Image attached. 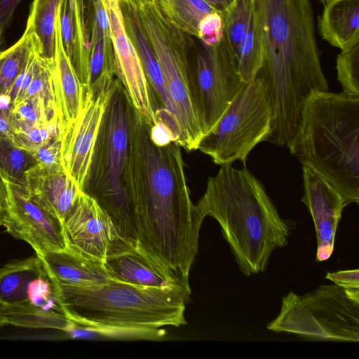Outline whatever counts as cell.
<instances>
[{"mask_svg":"<svg viewBox=\"0 0 359 359\" xmlns=\"http://www.w3.org/2000/svg\"><path fill=\"white\" fill-rule=\"evenodd\" d=\"M102 2L109 22L116 78L135 109L153 126L156 123V104L138 55L126 32L119 0Z\"/></svg>","mask_w":359,"mask_h":359,"instance_id":"13","label":"cell"},{"mask_svg":"<svg viewBox=\"0 0 359 359\" xmlns=\"http://www.w3.org/2000/svg\"><path fill=\"white\" fill-rule=\"evenodd\" d=\"M201 45L189 63L194 98L207 133L243 82L224 38L215 46Z\"/></svg>","mask_w":359,"mask_h":359,"instance_id":"10","label":"cell"},{"mask_svg":"<svg viewBox=\"0 0 359 359\" xmlns=\"http://www.w3.org/2000/svg\"><path fill=\"white\" fill-rule=\"evenodd\" d=\"M21 0H0V30L9 24L14 11Z\"/></svg>","mask_w":359,"mask_h":359,"instance_id":"41","label":"cell"},{"mask_svg":"<svg viewBox=\"0 0 359 359\" xmlns=\"http://www.w3.org/2000/svg\"><path fill=\"white\" fill-rule=\"evenodd\" d=\"M273 107L262 80L243 83L197 149L219 165L245 162L250 152L272 130Z\"/></svg>","mask_w":359,"mask_h":359,"instance_id":"9","label":"cell"},{"mask_svg":"<svg viewBox=\"0 0 359 359\" xmlns=\"http://www.w3.org/2000/svg\"><path fill=\"white\" fill-rule=\"evenodd\" d=\"M120 4L126 32L138 55L156 102L157 109L167 110L177 120L159 63L143 28L139 15L136 9L128 1Z\"/></svg>","mask_w":359,"mask_h":359,"instance_id":"22","label":"cell"},{"mask_svg":"<svg viewBox=\"0 0 359 359\" xmlns=\"http://www.w3.org/2000/svg\"><path fill=\"white\" fill-rule=\"evenodd\" d=\"M320 1L324 4L325 3H326L329 0H320Z\"/></svg>","mask_w":359,"mask_h":359,"instance_id":"48","label":"cell"},{"mask_svg":"<svg viewBox=\"0 0 359 359\" xmlns=\"http://www.w3.org/2000/svg\"><path fill=\"white\" fill-rule=\"evenodd\" d=\"M65 332L69 339L93 341H159L166 337V330L161 327L87 324L73 321Z\"/></svg>","mask_w":359,"mask_h":359,"instance_id":"26","label":"cell"},{"mask_svg":"<svg viewBox=\"0 0 359 359\" xmlns=\"http://www.w3.org/2000/svg\"><path fill=\"white\" fill-rule=\"evenodd\" d=\"M135 9L159 63L174 107L180 130L177 144L187 151L196 150L206 130L192 93L187 34L163 17L156 2Z\"/></svg>","mask_w":359,"mask_h":359,"instance_id":"7","label":"cell"},{"mask_svg":"<svg viewBox=\"0 0 359 359\" xmlns=\"http://www.w3.org/2000/svg\"><path fill=\"white\" fill-rule=\"evenodd\" d=\"M63 129L59 118L32 126L15 133L11 141L29 151L36 150L50 141L61 138Z\"/></svg>","mask_w":359,"mask_h":359,"instance_id":"34","label":"cell"},{"mask_svg":"<svg viewBox=\"0 0 359 359\" xmlns=\"http://www.w3.org/2000/svg\"><path fill=\"white\" fill-rule=\"evenodd\" d=\"M123 186L137 219V249L191 294L189 271L205 217L191 200L181 147L157 142L133 106Z\"/></svg>","mask_w":359,"mask_h":359,"instance_id":"1","label":"cell"},{"mask_svg":"<svg viewBox=\"0 0 359 359\" xmlns=\"http://www.w3.org/2000/svg\"><path fill=\"white\" fill-rule=\"evenodd\" d=\"M39 257L57 285L90 287L112 280L102 262L69 248L48 252Z\"/></svg>","mask_w":359,"mask_h":359,"instance_id":"19","label":"cell"},{"mask_svg":"<svg viewBox=\"0 0 359 359\" xmlns=\"http://www.w3.org/2000/svg\"><path fill=\"white\" fill-rule=\"evenodd\" d=\"M263 46L256 77L264 84L273 118L269 141L289 147L307 97L328 90L309 0H255Z\"/></svg>","mask_w":359,"mask_h":359,"instance_id":"2","label":"cell"},{"mask_svg":"<svg viewBox=\"0 0 359 359\" xmlns=\"http://www.w3.org/2000/svg\"><path fill=\"white\" fill-rule=\"evenodd\" d=\"M44 268L37 255L11 261L0 267V308L22 304L29 282Z\"/></svg>","mask_w":359,"mask_h":359,"instance_id":"24","label":"cell"},{"mask_svg":"<svg viewBox=\"0 0 359 359\" xmlns=\"http://www.w3.org/2000/svg\"><path fill=\"white\" fill-rule=\"evenodd\" d=\"M71 323L58 287L45 266L29 282L24 303L14 307L0 308L1 327L12 325L65 332Z\"/></svg>","mask_w":359,"mask_h":359,"instance_id":"14","label":"cell"},{"mask_svg":"<svg viewBox=\"0 0 359 359\" xmlns=\"http://www.w3.org/2000/svg\"><path fill=\"white\" fill-rule=\"evenodd\" d=\"M262 36L255 8L236 60L238 74L243 83H249L256 77L262 67Z\"/></svg>","mask_w":359,"mask_h":359,"instance_id":"30","label":"cell"},{"mask_svg":"<svg viewBox=\"0 0 359 359\" xmlns=\"http://www.w3.org/2000/svg\"><path fill=\"white\" fill-rule=\"evenodd\" d=\"M102 262L114 280L143 287L180 289L143 253L118 237L110 244Z\"/></svg>","mask_w":359,"mask_h":359,"instance_id":"18","label":"cell"},{"mask_svg":"<svg viewBox=\"0 0 359 359\" xmlns=\"http://www.w3.org/2000/svg\"><path fill=\"white\" fill-rule=\"evenodd\" d=\"M217 12L222 15L229 8L235 0H204Z\"/></svg>","mask_w":359,"mask_h":359,"instance_id":"43","label":"cell"},{"mask_svg":"<svg viewBox=\"0 0 359 359\" xmlns=\"http://www.w3.org/2000/svg\"><path fill=\"white\" fill-rule=\"evenodd\" d=\"M13 102L7 95H0V137L12 140L17 128L12 114Z\"/></svg>","mask_w":359,"mask_h":359,"instance_id":"37","label":"cell"},{"mask_svg":"<svg viewBox=\"0 0 359 359\" xmlns=\"http://www.w3.org/2000/svg\"><path fill=\"white\" fill-rule=\"evenodd\" d=\"M359 270L350 269L327 272L326 278L348 290H359Z\"/></svg>","mask_w":359,"mask_h":359,"instance_id":"39","label":"cell"},{"mask_svg":"<svg viewBox=\"0 0 359 359\" xmlns=\"http://www.w3.org/2000/svg\"><path fill=\"white\" fill-rule=\"evenodd\" d=\"M3 226L13 237L27 243L39 257L68 248L62 221L39 204L23 186L8 182Z\"/></svg>","mask_w":359,"mask_h":359,"instance_id":"11","label":"cell"},{"mask_svg":"<svg viewBox=\"0 0 359 359\" xmlns=\"http://www.w3.org/2000/svg\"><path fill=\"white\" fill-rule=\"evenodd\" d=\"M128 1V0H119L120 4Z\"/></svg>","mask_w":359,"mask_h":359,"instance_id":"46","label":"cell"},{"mask_svg":"<svg viewBox=\"0 0 359 359\" xmlns=\"http://www.w3.org/2000/svg\"><path fill=\"white\" fill-rule=\"evenodd\" d=\"M30 152L38 164L43 165L62 164L61 138L53 140Z\"/></svg>","mask_w":359,"mask_h":359,"instance_id":"38","label":"cell"},{"mask_svg":"<svg viewBox=\"0 0 359 359\" xmlns=\"http://www.w3.org/2000/svg\"><path fill=\"white\" fill-rule=\"evenodd\" d=\"M32 34L25 29L20 39L0 53V95H6L36 53Z\"/></svg>","mask_w":359,"mask_h":359,"instance_id":"29","label":"cell"},{"mask_svg":"<svg viewBox=\"0 0 359 359\" xmlns=\"http://www.w3.org/2000/svg\"><path fill=\"white\" fill-rule=\"evenodd\" d=\"M87 27L90 41L89 79L87 86L93 92L109 90L116 77L111 36L93 24Z\"/></svg>","mask_w":359,"mask_h":359,"instance_id":"25","label":"cell"},{"mask_svg":"<svg viewBox=\"0 0 359 359\" xmlns=\"http://www.w3.org/2000/svg\"><path fill=\"white\" fill-rule=\"evenodd\" d=\"M215 219L245 276L264 272L272 252L287 245L292 224L282 218L260 182L246 167L220 165L196 204Z\"/></svg>","mask_w":359,"mask_h":359,"instance_id":"3","label":"cell"},{"mask_svg":"<svg viewBox=\"0 0 359 359\" xmlns=\"http://www.w3.org/2000/svg\"><path fill=\"white\" fill-rule=\"evenodd\" d=\"M156 3L169 22L196 38L201 20L216 11L204 0H157Z\"/></svg>","mask_w":359,"mask_h":359,"instance_id":"28","label":"cell"},{"mask_svg":"<svg viewBox=\"0 0 359 359\" xmlns=\"http://www.w3.org/2000/svg\"><path fill=\"white\" fill-rule=\"evenodd\" d=\"M36 164L29 151L0 137V172L8 182L25 187L26 172Z\"/></svg>","mask_w":359,"mask_h":359,"instance_id":"32","label":"cell"},{"mask_svg":"<svg viewBox=\"0 0 359 359\" xmlns=\"http://www.w3.org/2000/svg\"><path fill=\"white\" fill-rule=\"evenodd\" d=\"M4 41V30H0V53L1 52V48Z\"/></svg>","mask_w":359,"mask_h":359,"instance_id":"45","label":"cell"},{"mask_svg":"<svg viewBox=\"0 0 359 359\" xmlns=\"http://www.w3.org/2000/svg\"><path fill=\"white\" fill-rule=\"evenodd\" d=\"M287 148L340 194L345 206L358 204L359 95L313 91Z\"/></svg>","mask_w":359,"mask_h":359,"instance_id":"4","label":"cell"},{"mask_svg":"<svg viewBox=\"0 0 359 359\" xmlns=\"http://www.w3.org/2000/svg\"><path fill=\"white\" fill-rule=\"evenodd\" d=\"M58 18L64 50L80 82L87 86L90 41L84 0H60Z\"/></svg>","mask_w":359,"mask_h":359,"instance_id":"20","label":"cell"},{"mask_svg":"<svg viewBox=\"0 0 359 359\" xmlns=\"http://www.w3.org/2000/svg\"><path fill=\"white\" fill-rule=\"evenodd\" d=\"M109 90L93 92L83 85L80 111L61 137L62 164L82 191Z\"/></svg>","mask_w":359,"mask_h":359,"instance_id":"12","label":"cell"},{"mask_svg":"<svg viewBox=\"0 0 359 359\" xmlns=\"http://www.w3.org/2000/svg\"><path fill=\"white\" fill-rule=\"evenodd\" d=\"M8 182L0 172V217L3 219L7 208Z\"/></svg>","mask_w":359,"mask_h":359,"instance_id":"42","label":"cell"},{"mask_svg":"<svg viewBox=\"0 0 359 359\" xmlns=\"http://www.w3.org/2000/svg\"><path fill=\"white\" fill-rule=\"evenodd\" d=\"M157 0H128V2L135 8H141L144 6L154 4Z\"/></svg>","mask_w":359,"mask_h":359,"instance_id":"44","label":"cell"},{"mask_svg":"<svg viewBox=\"0 0 359 359\" xmlns=\"http://www.w3.org/2000/svg\"><path fill=\"white\" fill-rule=\"evenodd\" d=\"M0 226H3V219L0 217Z\"/></svg>","mask_w":359,"mask_h":359,"instance_id":"47","label":"cell"},{"mask_svg":"<svg viewBox=\"0 0 359 359\" xmlns=\"http://www.w3.org/2000/svg\"><path fill=\"white\" fill-rule=\"evenodd\" d=\"M57 286L67 316L75 323L154 328L187 324L190 295L176 287H143L114 280L90 287Z\"/></svg>","mask_w":359,"mask_h":359,"instance_id":"6","label":"cell"},{"mask_svg":"<svg viewBox=\"0 0 359 359\" xmlns=\"http://www.w3.org/2000/svg\"><path fill=\"white\" fill-rule=\"evenodd\" d=\"M224 38V21L221 13L214 11L206 15L200 22L198 39L202 43L212 46L219 43Z\"/></svg>","mask_w":359,"mask_h":359,"instance_id":"36","label":"cell"},{"mask_svg":"<svg viewBox=\"0 0 359 359\" xmlns=\"http://www.w3.org/2000/svg\"><path fill=\"white\" fill-rule=\"evenodd\" d=\"M52 83L55 103L64 131L79 114L82 102L83 85L64 50L58 13L52 62Z\"/></svg>","mask_w":359,"mask_h":359,"instance_id":"21","label":"cell"},{"mask_svg":"<svg viewBox=\"0 0 359 359\" xmlns=\"http://www.w3.org/2000/svg\"><path fill=\"white\" fill-rule=\"evenodd\" d=\"M132 107L116 77L110 87L82 191L95 199L106 212L117 237L137 248V219L123 186Z\"/></svg>","mask_w":359,"mask_h":359,"instance_id":"5","label":"cell"},{"mask_svg":"<svg viewBox=\"0 0 359 359\" xmlns=\"http://www.w3.org/2000/svg\"><path fill=\"white\" fill-rule=\"evenodd\" d=\"M25 189L39 204L64 221L82 191L62 164H36L25 174Z\"/></svg>","mask_w":359,"mask_h":359,"instance_id":"17","label":"cell"},{"mask_svg":"<svg viewBox=\"0 0 359 359\" xmlns=\"http://www.w3.org/2000/svg\"><path fill=\"white\" fill-rule=\"evenodd\" d=\"M36 57V53L30 59L25 69L16 79L6 94L13 102H14L22 95L25 88L29 84L34 74Z\"/></svg>","mask_w":359,"mask_h":359,"instance_id":"40","label":"cell"},{"mask_svg":"<svg viewBox=\"0 0 359 359\" xmlns=\"http://www.w3.org/2000/svg\"><path fill=\"white\" fill-rule=\"evenodd\" d=\"M267 329L309 339L358 342L359 290L334 284L320 285L304 295L290 292Z\"/></svg>","mask_w":359,"mask_h":359,"instance_id":"8","label":"cell"},{"mask_svg":"<svg viewBox=\"0 0 359 359\" xmlns=\"http://www.w3.org/2000/svg\"><path fill=\"white\" fill-rule=\"evenodd\" d=\"M63 226L68 248L101 262L117 237L106 212L83 191L64 219Z\"/></svg>","mask_w":359,"mask_h":359,"instance_id":"15","label":"cell"},{"mask_svg":"<svg viewBox=\"0 0 359 359\" xmlns=\"http://www.w3.org/2000/svg\"><path fill=\"white\" fill-rule=\"evenodd\" d=\"M337 72L343 92L359 95V40L338 55Z\"/></svg>","mask_w":359,"mask_h":359,"instance_id":"35","label":"cell"},{"mask_svg":"<svg viewBox=\"0 0 359 359\" xmlns=\"http://www.w3.org/2000/svg\"><path fill=\"white\" fill-rule=\"evenodd\" d=\"M254 12L255 0H235L222 15L224 39L235 61Z\"/></svg>","mask_w":359,"mask_h":359,"instance_id":"31","label":"cell"},{"mask_svg":"<svg viewBox=\"0 0 359 359\" xmlns=\"http://www.w3.org/2000/svg\"><path fill=\"white\" fill-rule=\"evenodd\" d=\"M302 202L311 215L317 238L316 259H328L334 250V238L345 207L340 194L322 176L302 166Z\"/></svg>","mask_w":359,"mask_h":359,"instance_id":"16","label":"cell"},{"mask_svg":"<svg viewBox=\"0 0 359 359\" xmlns=\"http://www.w3.org/2000/svg\"><path fill=\"white\" fill-rule=\"evenodd\" d=\"M12 114L17 133L59 118L55 109L37 97H29L14 103Z\"/></svg>","mask_w":359,"mask_h":359,"instance_id":"33","label":"cell"},{"mask_svg":"<svg viewBox=\"0 0 359 359\" xmlns=\"http://www.w3.org/2000/svg\"><path fill=\"white\" fill-rule=\"evenodd\" d=\"M60 0H34L26 28L33 35L36 52L52 61L55 48V29Z\"/></svg>","mask_w":359,"mask_h":359,"instance_id":"27","label":"cell"},{"mask_svg":"<svg viewBox=\"0 0 359 359\" xmlns=\"http://www.w3.org/2000/svg\"><path fill=\"white\" fill-rule=\"evenodd\" d=\"M319 18L322 38L344 50L359 40V0H329Z\"/></svg>","mask_w":359,"mask_h":359,"instance_id":"23","label":"cell"}]
</instances>
